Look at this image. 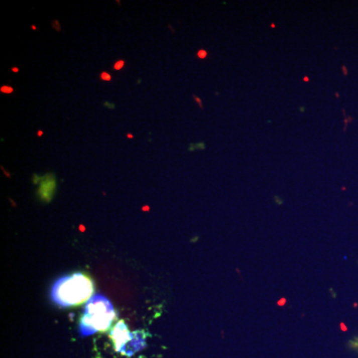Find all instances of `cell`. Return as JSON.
Instances as JSON below:
<instances>
[{"mask_svg": "<svg viewBox=\"0 0 358 358\" xmlns=\"http://www.w3.org/2000/svg\"><path fill=\"white\" fill-rule=\"evenodd\" d=\"M94 293V284L90 277L75 273L57 279L51 289L52 302L60 307H73L86 304Z\"/></svg>", "mask_w": 358, "mask_h": 358, "instance_id": "obj_1", "label": "cell"}, {"mask_svg": "<svg viewBox=\"0 0 358 358\" xmlns=\"http://www.w3.org/2000/svg\"><path fill=\"white\" fill-rule=\"evenodd\" d=\"M115 310L110 301L101 294L94 295L85 305L79 322L80 335L87 337L106 331L115 319Z\"/></svg>", "mask_w": 358, "mask_h": 358, "instance_id": "obj_2", "label": "cell"}, {"mask_svg": "<svg viewBox=\"0 0 358 358\" xmlns=\"http://www.w3.org/2000/svg\"><path fill=\"white\" fill-rule=\"evenodd\" d=\"M132 335L133 331L129 329V326L126 321L118 320L109 332V338L112 342L114 351L121 353L127 343L131 340Z\"/></svg>", "mask_w": 358, "mask_h": 358, "instance_id": "obj_3", "label": "cell"}, {"mask_svg": "<svg viewBox=\"0 0 358 358\" xmlns=\"http://www.w3.org/2000/svg\"><path fill=\"white\" fill-rule=\"evenodd\" d=\"M148 336H149V333L143 329H138V330L133 331L131 340L124 347L121 354L126 357H132L136 353L144 350L148 345V343H147Z\"/></svg>", "mask_w": 358, "mask_h": 358, "instance_id": "obj_4", "label": "cell"}, {"mask_svg": "<svg viewBox=\"0 0 358 358\" xmlns=\"http://www.w3.org/2000/svg\"><path fill=\"white\" fill-rule=\"evenodd\" d=\"M40 187L38 190V194L42 200L50 201L53 198V195L56 190L57 181L54 173H47L45 176L40 178Z\"/></svg>", "mask_w": 358, "mask_h": 358, "instance_id": "obj_5", "label": "cell"}, {"mask_svg": "<svg viewBox=\"0 0 358 358\" xmlns=\"http://www.w3.org/2000/svg\"><path fill=\"white\" fill-rule=\"evenodd\" d=\"M206 149V145L205 143H196V144H190L187 148L188 152L192 153V152H195V151H203Z\"/></svg>", "mask_w": 358, "mask_h": 358, "instance_id": "obj_6", "label": "cell"}, {"mask_svg": "<svg viewBox=\"0 0 358 358\" xmlns=\"http://www.w3.org/2000/svg\"><path fill=\"white\" fill-rule=\"evenodd\" d=\"M347 346L350 350H353L358 353V336H355V337L351 338L350 340H348Z\"/></svg>", "mask_w": 358, "mask_h": 358, "instance_id": "obj_7", "label": "cell"}, {"mask_svg": "<svg viewBox=\"0 0 358 358\" xmlns=\"http://www.w3.org/2000/svg\"><path fill=\"white\" fill-rule=\"evenodd\" d=\"M51 26L52 28L57 32H61L62 31V25H61L60 21L57 20V19H53L52 20Z\"/></svg>", "mask_w": 358, "mask_h": 358, "instance_id": "obj_8", "label": "cell"}, {"mask_svg": "<svg viewBox=\"0 0 358 358\" xmlns=\"http://www.w3.org/2000/svg\"><path fill=\"white\" fill-rule=\"evenodd\" d=\"M0 92H1L2 94H12V93L14 92V89H13L12 87H10V86L3 85V86H1V88H0Z\"/></svg>", "mask_w": 358, "mask_h": 358, "instance_id": "obj_9", "label": "cell"}, {"mask_svg": "<svg viewBox=\"0 0 358 358\" xmlns=\"http://www.w3.org/2000/svg\"><path fill=\"white\" fill-rule=\"evenodd\" d=\"M125 65H126V62L124 60H118L113 64V69L116 71H120L125 67Z\"/></svg>", "mask_w": 358, "mask_h": 358, "instance_id": "obj_10", "label": "cell"}, {"mask_svg": "<svg viewBox=\"0 0 358 358\" xmlns=\"http://www.w3.org/2000/svg\"><path fill=\"white\" fill-rule=\"evenodd\" d=\"M100 78H101V80L105 81V82H109V81L111 80V76H110V74H108L107 72H102V73L100 74Z\"/></svg>", "mask_w": 358, "mask_h": 358, "instance_id": "obj_11", "label": "cell"}, {"mask_svg": "<svg viewBox=\"0 0 358 358\" xmlns=\"http://www.w3.org/2000/svg\"><path fill=\"white\" fill-rule=\"evenodd\" d=\"M192 98H193V100L195 101V102L199 105V108H200V109H204V105H203L202 100H201L198 96H196L195 94H193V95H192Z\"/></svg>", "mask_w": 358, "mask_h": 358, "instance_id": "obj_12", "label": "cell"}, {"mask_svg": "<svg viewBox=\"0 0 358 358\" xmlns=\"http://www.w3.org/2000/svg\"><path fill=\"white\" fill-rule=\"evenodd\" d=\"M196 56H197V58H199V59H201V60H205V59L207 58V56H208V52L206 51V50H203V49H201V50H199V51L197 52Z\"/></svg>", "mask_w": 358, "mask_h": 358, "instance_id": "obj_13", "label": "cell"}, {"mask_svg": "<svg viewBox=\"0 0 358 358\" xmlns=\"http://www.w3.org/2000/svg\"><path fill=\"white\" fill-rule=\"evenodd\" d=\"M103 106L108 109H115V104L112 102H108V101L103 102Z\"/></svg>", "mask_w": 358, "mask_h": 358, "instance_id": "obj_14", "label": "cell"}, {"mask_svg": "<svg viewBox=\"0 0 358 358\" xmlns=\"http://www.w3.org/2000/svg\"><path fill=\"white\" fill-rule=\"evenodd\" d=\"M274 201H275L276 204L279 205V206L284 204V202H285V201H284L283 199H281L278 195H275V196H274Z\"/></svg>", "mask_w": 358, "mask_h": 358, "instance_id": "obj_15", "label": "cell"}, {"mask_svg": "<svg viewBox=\"0 0 358 358\" xmlns=\"http://www.w3.org/2000/svg\"><path fill=\"white\" fill-rule=\"evenodd\" d=\"M286 304H287V299H285V298H282L277 302V305L279 307H284Z\"/></svg>", "mask_w": 358, "mask_h": 358, "instance_id": "obj_16", "label": "cell"}, {"mask_svg": "<svg viewBox=\"0 0 358 358\" xmlns=\"http://www.w3.org/2000/svg\"><path fill=\"white\" fill-rule=\"evenodd\" d=\"M44 135V132L43 131H41V130H39L38 132H37V137L38 138H40V137H42Z\"/></svg>", "mask_w": 358, "mask_h": 358, "instance_id": "obj_17", "label": "cell"}, {"mask_svg": "<svg viewBox=\"0 0 358 358\" xmlns=\"http://www.w3.org/2000/svg\"><path fill=\"white\" fill-rule=\"evenodd\" d=\"M11 71H12L13 73H18V72H19V69H18L17 67H12V68H11Z\"/></svg>", "mask_w": 358, "mask_h": 358, "instance_id": "obj_18", "label": "cell"}, {"mask_svg": "<svg viewBox=\"0 0 358 358\" xmlns=\"http://www.w3.org/2000/svg\"><path fill=\"white\" fill-rule=\"evenodd\" d=\"M1 169L3 170V173H5V174H6L7 176H10V175H9V173H8V171H7V170H6V169H5V168H4V167H3L2 165H1Z\"/></svg>", "mask_w": 358, "mask_h": 358, "instance_id": "obj_19", "label": "cell"}, {"mask_svg": "<svg viewBox=\"0 0 358 358\" xmlns=\"http://www.w3.org/2000/svg\"><path fill=\"white\" fill-rule=\"evenodd\" d=\"M329 292H330V295H331V296H332V298H333V299H335V298H336V295H335V293H334V291H333V290H330V291H329Z\"/></svg>", "mask_w": 358, "mask_h": 358, "instance_id": "obj_20", "label": "cell"}, {"mask_svg": "<svg viewBox=\"0 0 358 358\" xmlns=\"http://www.w3.org/2000/svg\"><path fill=\"white\" fill-rule=\"evenodd\" d=\"M127 138H129V139H134V135H133V134H128V135H127Z\"/></svg>", "mask_w": 358, "mask_h": 358, "instance_id": "obj_21", "label": "cell"}, {"mask_svg": "<svg viewBox=\"0 0 358 358\" xmlns=\"http://www.w3.org/2000/svg\"><path fill=\"white\" fill-rule=\"evenodd\" d=\"M303 81H304V82H309V78H308L307 76H305L304 79H303Z\"/></svg>", "mask_w": 358, "mask_h": 358, "instance_id": "obj_22", "label": "cell"}, {"mask_svg": "<svg viewBox=\"0 0 358 358\" xmlns=\"http://www.w3.org/2000/svg\"><path fill=\"white\" fill-rule=\"evenodd\" d=\"M31 29L35 31V30H37V26L36 25H31Z\"/></svg>", "mask_w": 358, "mask_h": 358, "instance_id": "obj_23", "label": "cell"}, {"mask_svg": "<svg viewBox=\"0 0 358 358\" xmlns=\"http://www.w3.org/2000/svg\"><path fill=\"white\" fill-rule=\"evenodd\" d=\"M305 109H306V108H305V106H301V107H300V111H302V112H304V111H305Z\"/></svg>", "mask_w": 358, "mask_h": 358, "instance_id": "obj_24", "label": "cell"}, {"mask_svg": "<svg viewBox=\"0 0 358 358\" xmlns=\"http://www.w3.org/2000/svg\"><path fill=\"white\" fill-rule=\"evenodd\" d=\"M340 327H341V329H343V330L346 329V327L343 325V323H340Z\"/></svg>", "mask_w": 358, "mask_h": 358, "instance_id": "obj_25", "label": "cell"}, {"mask_svg": "<svg viewBox=\"0 0 358 358\" xmlns=\"http://www.w3.org/2000/svg\"><path fill=\"white\" fill-rule=\"evenodd\" d=\"M275 27H276V24H275V23H272V24H271V28H275Z\"/></svg>", "mask_w": 358, "mask_h": 358, "instance_id": "obj_26", "label": "cell"}]
</instances>
